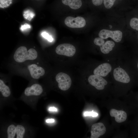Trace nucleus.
I'll use <instances>...</instances> for the list:
<instances>
[{"label": "nucleus", "instance_id": "5", "mask_svg": "<svg viewBox=\"0 0 138 138\" xmlns=\"http://www.w3.org/2000/svg\"><path fill=\"white\" fill-rule=\"evenodd\" d=\"M64 23L67 26L72 28H82L86 25L85 20L81 16L76 18L67 17L65 19Z\"/></svg>", "mask_w": 138, "mask_h": 138}, {"label": "nucleus", "instance_id": "29", "mask_svg": "<svg viewBox=\"0 0 138 138\" xmlns=\"http://www.w3.org/2000/svg\"><path fill=\"white\" fill-rule=\"evenodd\" d=\"M109 27H110V28L111 29L112 28V26L111 25H109Z\"/></svg>", "mask_w": 138, "mask_h": 138}, {"label": "nucleus", "instance_id": "17", "mask_svg": "<svg viewBox=\"0 0 138 138\" xmlns=\"http://www.w3.org/2000/svg\"><path fill=\"white\" fill-rule=\"evenodd\" d=\"M24 127L21 125H18L16 127L17 138H23L25 133Z\"/></svg>", "mask_w": 138, "mask_h": 138}, {"label": "nucleus", "instance_id": "32", "mask_svg": "<svg viewBox=\"0 0 138 138\" xmlns=\"http://www.w3.org/2000/svg\"></svg>", "mask_w": 138, "mask_h": 138}, {"label": "nucleus", "instance_id": "30", "mask_svg": "<svg viewBox=\"0 0 138 138\" xmlns=\"http://www.w3.org/2000/svg\"></svg>", "mask_w": 138, "mask_h": 138}, {"label": "nucleus", "instance_id": "18", "mask_svg": "<svg viewBox=\"0 0 138 138\" xmlns=\"http://www.w3.org/2000/svg\"><path fill=\"white\" fill-rule=\"evenodd\" d=\"M35 16L34 13L29 10H27L23 12V16L26 19L31 21Z\"/></svg>", "mask_w": 138, "mask_h": 138}, {"label": "nucleus", "instance_id": "11", "mask_svg": "<svg viewBox=\"0 0 138 138\" xmlns=\"http://www.w3.org/2000/svg\"><path fill=\"white\" fill-rule=\"evenodd\" d=\"M109 113L111 117L115 118V120L117 123L123 122L126 119L127 114L124 111L112 109L110 111Z\"/></svg>", "mask_w": 138, "mask_h": 138}, {"label": "nucleus", "instance_id": "14", "mask_svg": "<svg viewBox=\"0 0 138 138\" xmlns=\"http://www.w3.org/2000/svg\"><path fill=\"white\" fill-rule=\"evenodd\" d=\"M114 45V43L113 41H107L102 45L100 47V50L103 53L107 54L112 50Z\"/></svg>", "mask_w": 138, "mask_h": 138}, {"label": "nucleus", "instance_id": "27", "mask_svg": "<svg viewBox=\"0 0 138 138\" xmlns=\"http://www.w3.org/2000/svg\"><path fill=\"white\" fill-rule=\"evenodd\" d=\"M49 110L51 111H57V109L55 107H50L49 109Z\"/></svg>", "mask_w": 138, "mask_h": 138}, {"label": "nucleus", "instance_id": "31", "mask_svg": "<svg viewBox=\"0 0 138 138\" xmlns=\"http://www.w3.org/2000/svg\"></svg>", "mask_w": 138, "mask_h": 138}, {"label": "nucleus", "instance_id": "26", "mask_svg": "<svg viewBox=\"0 0 138 138\" xmlns=\"http://www.w3.org/2000/svg\"><path fill=\"white\" fill-rule=\"evenodd\" d=\"M103 0H92L93 4L96 6L101 5L103 3Z\"/></svg>", "mask_w": 138, "mask_h": 138}, {"label": "nucleus", "instance_id": "19", "mask_svg": "<svg viewBox=\"0 0 138 138\" xmlns=\"http://www.w3.org/2000/svg\"><path fill=\"white\" fill-rule=\"evenodd\" d=\"M130 25L133 29L138 31V18H132L130 21Z\"/></svg>", "mask_w": 138, "mask_h": 138}, {"label": "nucleus", "instance_id": "10", "mask_svg": "<svg viewBox=\"0 0 138 138\" xmlns=\"http://www.w3.org/2000/svg\"><path fill=\"white\" fill-rule=\"evenodd\" d=\"M112 69L111 65L108 63L100 64L94 71V75L101 77H105L110 72Z\"/></svg>", "mask_w": 138, "mask_h": 138}, {"label": "nucleus", "instance_id": "21", "mask_svg": "<svg viewBox=\"0 0 138 138\" xmlns=\"http://www.w3.org/2000/svg\"><path fill=\"white\" fill-rule=\"evenodd\" d=\"M116 0H103L105 6L107 9H110L113 6Z\"/></svg>", "mask_w": 138, "mask_h": 138}, {"label": "nucleus", "instance_id": "24", "mask_svg": "<svg viewBox=\"0 0 138 138\" xmlns=\"http://www.w3.org/2000/svg\"><path fill=\"white\" fill-rule=\"evenodd\" d=\"M41 35L43 37L47 39L49 41L51 42L53 41V39L52 37L47 32H43L42 33Z\"/></svg>", "mask_w": 138, "mask_h": 138}, {"label": "nucleus", "instance_id": "3", "mask_svg": "<svg viewBox=\"0 0 138 138\" xmlns=\"http://www.w3.org/2000/svg\"><path fill=\"white\" fill-rule=\"evenodd\" d=\"M76 51L75 47L72 45L68 43L60 44L55 49V52L57 54L68 57L73 56Z\"/></svg>", "mask_w": 138, "mask_h": 138}, {"label": "nucleus", "instance_id": "23", "mask_svg": "<svg viewBox=\"0 0 138 138\" xmlns=\"http://www.w3.org/2000/svg\"><path fill=\"white\" fill-rule=\"evenodd\" d=\"M30 25L27 24L25 23L22 25L20 28V30L22 32H25L29 30L31 28Z\"/></svg>", "mask_w": 138, "mask_h": 138}, {"label": "nucleus", "instance_id": "6", "mask_svg": "<svg viewBox=\"0 0 138 138\" xmlns=\"http://www.w3.org/2000/svg\"><path fill=\"white\" fill-rule=\"evenodd\" d=\"M88 80L90 85L98 90L103 89L105 86L108 83L107 81L101 76L95 75L90 76Z\"/></svg>", "mask_w": 138, "mask_h": 138}, {"label": "nucleus", "instance_id": "22", "mask_svg": "<svg viewBox=\"0 0 138 138\" xmlns=\"http://www.w3.org/2000/svg\"><path fill=\"white\" fill-rule=\"evenodd\" d=\"M94 42L95 45L100 47L105 43V41L103 39L98 37L94 39Z\"/></svg>", "mask_w": 138, "mask_h": 138}, {"label": "nucleus", "instance_id": "15", "mask_svg": "<svg viewBox=\"0 0 138 138\" xmlns=\"http://www.w3.org/2000/svg\"><path fill=\"white\" fill-rule=\"evenodd\" d=\"M0 91L2 95L4 97L9 96L11 94V92L9 87L6 85L2 79H0Z\"/></svg>", "mask_w": 138, "mask_h": 138}, {"label": "nucleus", "instance_id": "20", "mask_svg": "<svg viewBox=\"0 0 138 138\" xmlns=\"http://www.w3.org/2000/svg\"><path fill=\"white\" fill-rule=\"evenodd\" d=\"M12 3V0H0V7L4 8L9 6Z\"/></svg>", "mask_w": 138, "mask_h": 138}, {"label": "nucleus", "instance_id": "4", "mask_svg": "<svg viewBox=\"0 0 138 138\" xmlns=\"http://www.w3.org/2000/svg\"><path fill=\"white\" fill-rule=\"evenodd\" d=\"M98 35L101 38L106 39L110 37L115 42H119L122 39V33L121 31L119 30L111 31L103 29L100 31Z\"/></svg>", "mask_w": 138, "mask_h": 138}, {"label": "nucleus", "instance_id": "28", "mask_svg": "<svg viewBox=\"0 0 138 138\" xmlns=\"http://www.w3.org/2000/svg\"><path fill=\"white\" fill-rule=\"evenodd\" d=\"M54 122V119H48L46 120V122L47 123H52Z\"/></svg>", "mask_w": 138, "mask_h": 138}, {"label": "nucleus", "instance_id": "9", "mask_svg": "<svg viewBox=\"0 0 138 138\" xmlns=\"http://www.w3.org/2000/svg\"><path fill=\"white\" fill-rule=\"evenodd\" d=\"M28 69L31 76L33 78L37 79L43 76L45 73L44 69L35 64H32L28 66Z\"/></svg>", "mask_w": 138, "mask_h": 138}, {"label": "nucleus", "instance_id": "25", "mask_svg": "<svg viewBox=\"0 0 138 138\" xmlns=\"http://www.w3.org/2000/svg\"><path fill=\"white\" fill-rule=\"evenodd\" d=\"M84 115L85 116H91L93 117H95L98 116V114L93 111L86 112L84 113Z\"/></svg>", "mask_w": 138, "mask_h": 138}, {"label": "nucleus", "instance_id": "13", "mask_svg": "<svg viewBox=\"0 0 138 138\" xmlns=\"http://www.w3.org/2000/svg\"><path fill=\"white\" fill-rule=\"evenodd\" d=\"M62 2L63 4L74 9H79L82 5L81 0H62Z\"/></svg>", "mask_w": 138, "mask_h": 138}, {"label": "nucleus", "instance_id": "8", "mask_svg": "<svg viewBox=\"0 0 138 138\" xmlns=\"http://www.w3.org/2000/svg\"><path fill=\"white\" fill-rule=\"evenodd\" d=\"M106 131V128L102 123L99 122L94 124L91 127L90 137L98 138L105 134Z\"/></svg>", "mask_w": 138, "mask_h": 138}, {"label": "nucleus", "instance_id": "16", "mask_svg": "<svg viewBox=\"0 0 138 138\" xmlns=\"http://www.w3.org/2000/svg\"><path fill=\"white\" fill-rule=\"evenodd\" d=\"M8 138H14L16 133V127L13 124L9 125L7 129Z\"/></svg>", "mask_w": 138, "mask_h": 138}, {"label": "nucleus", "instance_id": "12", "mask_svg": "<svg viewBox=\"0 0 138 138\" xmlns=\"http://www.w3.org/2000/svg\"><path fill=\"white\" fill-rule=\"evenodd\" d=\"M42 91V86L38 84H33L31 87L26 88L25 90L24 93L27 96H39L41 94Z\"/></svg>", "mask_w": 138, "mask_h": 138}, {"label": "nucleus", "instance_id": "7", "mask_svg": "<svg viewBox=\"0 0 138 138\" xmlns=\"http://www.w3.org/2000/svg\"><path fill=\"white\" fill-rule=\"evenodd\" d=\"M113 76L115 79L120 82L127 83L130 81V78L127 73L120 67H117L114 69Z\"/></svg>", "mask_w": 138, "mask_h": 138}, {"label": "nucleus", "instance_id": "2", "mask_svg": "<svg viewBox=\"0 0 138 138\" xmlns=\"http://www.w3.org/2000/svg\"><path fill=\"white\" fill-rule=\"evenodd\" d=\"M55 79L58 83V87L60 89L65 91L70 87L71 80L70 77L67 74L63 72L59 73L56 75Z\"/></svg>", "mask_w": 138, "mask_h": 138}, {"label": "nucleus", "instance_id": "1", "mask_svg": "<svg viewBox=\"0 0 138 138\" xmlns=\"http://www.w3.org/2000/svg\"><path fill=\"white\" fill-rule=\"evenodd\" d=\"M37 56V52L35 49L30 48L27 51L26 47L22 46L17 49L13 57L16 62L22 63L27 60H35Z\"/></svg>", "mask_w": 138, "mask_h": 138}]
</instances>
